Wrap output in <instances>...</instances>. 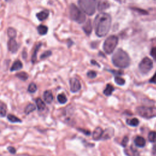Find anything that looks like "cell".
<instances>
[{"label": "cell", "instance_id": "1", "mask_svg": "<svg viewBox=\"0 0 156 156\" xmlns=\"http://www.w3.org/2000/svg\"><path fill=\"white\" fill-rule=\"evenodd\" d=\"M111 22V17L106 13H100L96 17L94 25L96 34L99 37H102L107 34L110 28Z\"/></svg>", "mask_w": 156, "mask_h": 156}, {"label": "cell", "instance_id": "2", "mask_svg": "<svg viewBox=\"0 0 156 156\" xmlns=\"http://www.w3.org/2000/svg\"><path fill=\"white\" fill-rule=\"evenodd\" d=\"M114 65L120 68H125L129 67L130 64V58L126 51L121 49L117 50L112 58Z\"/></svg>", "mask_w": 156, "mask_h": 156}, {"label": "cell", "instance_id": "3", "mask_svg": "<svg viewBox=\"0 0 156 156\" xmlns=\"http://www.w3.org/2000/svg\"><path fill=\"white\" fill-rule=\"evenodd\" d=\"M78 4L85 14L88 15L95 14L96 9V0H79Z\"/></svg>", "mask_w": 156, "mask_h": 156}, {"label": "cell", "instance_id": "4", "mask_svg": "<svg viewBox=\"0 0 156 156\" xmlns=\"http://www.w3.org/2000/svg\"><path fill=\"white\" fill-rule=\"evenodd\" d=\"M70 17L73 20L78 23H82L85 22L86 17L84 13L74 4H72L70 6Z\"/></svg>", "mask_w": 156, "mask_h": 156}, {"label": "cell", "instance_id": "5", "mask_svg": "<svg viewBox=\"0 0 156 156\" xmlns=\"http://www.w3.org/2000/svg\"><path fill=\"white\" fill-rule=\"evenodd\" d=\"M137 113L143 118L150 119L156 117V107H138L136 109Z\"/></svg>", "mask_w": 156, "mask_h": 156}, {"label": "cell", "instance_id": "6", "mask_svg": "<svg viewBox=\"0 0 156 156\" xmlns=\"http://www.w3.org/2000/svg\"><path fill=\"white\" fill-rule=\"evenodd\" d=\"M118 38L115 35L108 37L103 45V49L107 54H111L118 45Z\"/></svg>", "mask_w": 156, "mask_h": 156}, {"label": "cell", "instance_id": "7", "mask_svg": "<svg viewBox=\"0 0 156 156\" xmlns=\"http://www.w3.org/2000/svg\"><path fill=\"white\" fill-rule=\"evenodd\" d=\"M152 61L148 57H145L144 59H143L138 65L140 72L143 74H146L149 73L152 68Z\"/></svg>", "mask_w": 156, "mask_h": 156}, {"label": "cell", "instance_id": "8", "mask_svg": "<svg viewBox=\"0 0 156 156\" xmlns=\"http://www.w3.org/2000/svg\"><path fill=\"white\" fill-rule=\"evenodd\" d=\"M70 90L73 93H76L79 92L81 88V85L79 82L76 78H71L70 81Z\"/></svg>", "mask_w": 156, "mask_h": 156}, {"label": "cell", "instance_id": "9", "mask_svg": "<svg viewBox=\"0 0 156 156\" xmlns=\"http://www.w3.org/2000/svg\"><path fill=\"white\" fill-rule=\"evenodd\" d=\"M8 49L12 53H15L18 51V46L15 39L10 38L8 42Z\"/></svg>", "mask_w": 156, "mask_h": 156}, {"label": "cell", "instance_id": "10", "mask_svg": "<svg viewBox=\"0 0 156 156\" xmlns=\"http://www.w3.org/2000/svg\"><path fill=\"white\" fill-rule=\"evenodd\" d=\"M134 143L135 146L139 148H143L146 145V141L144 138L140 136H137L134 139Z\"/></svg>", "mask_w": 156, "mask_h": 156}, {"label": "cell", "instance_id": "11", "mask_svg": "<svg viewBox=\"0 0 156 156\" xmlns=\"http://www.w3.org/2000/svg\"><path fill=\"white\" fill-rule=\"evenodd\" d=\"M103 130L100 127H96L93 133V138L95 140H100L103 134Z\"/></svg>", "mask_w": 156, "mask_h": 156}, {"label": "cell", "instance_id": "12", "mask_svg": "<svg viewBox=\"0 0 156 156\" xmlns=\"http://www.w3.org/2000/svg\"><path fill=\"white\" fill-rule=\"evenodd\" d=\"M83 29L85 32V33L87 35H90L92 32V23H91V21L89 20H88L83 26Z\"/></svg>", "mask_w": 156, "mask_h": 156}, {"label": "cell", "instance_id": "13", "mask_svg": "<svg viewBox=\"0 0 156 156\" xmlns=\"http://www.w3.org/2000/svg\"><path fill=\"white\" fill-rule=\"evenodd\" d=\"M44 99L46 102L50 104L53 101V95L50 90H46L44 92L43 94Z\"/></svg>", "mask_w": 156, "mask_h": 156}, {"label": "cell", "instance_id": "14", "mask_svg": "<svg viewBox=\"0 0 156 156\" xmlns=\"http://www.w3.org/2000/svg\"><path fill=\"white\" fill-rule=\"evenodd\" d=\"M113 135V130L112 128L107 129L104 132H103L102 136L101 139L102 140H107L111 138Z\"/></svg>", "mask_w": 156, "mask_h": 156}, {"label": "cell", "instance_id": "15", "mask_svg": "<svg viewBox=\"0 0 156 156\" xmlns=\"http://www.w3.org/2000/svg\"><path fill=\"white\" fill-rule=\"evenodd\" d=\"M37 18L40 21H43L46 20L49 16V12L48 10H43L38 13L36 15Z\"/></svg>", "mask_w": 156, "mask_h": 156}, {"label": "cell", "instance_id": "16", "mask_svg": "<svg viewBox=\"0 0 156 156\" xmlns=\"http://www.w3.org/2000/svg\"><path fill=\"white\" fill-rule=\"evenodd\" d=\"M23 67V64L21 61L20 60H17L15 61L14 63H13L12 66L10 68L11 71H17L21 69Z\"/></svg>", "mask_w": 156, "mask_h": 156}, {"label": "cell", "instance_id": "17", "mask_svg": "<svg viewBox=\"0 0 156 156\" xmlns=\"http://www.w3.org/2000/svg\"><path fill=\"white\" fill-rule=\"evenodd\" d=\"M109 3L107 1H99L98 5V10L99 11H103L106 9H107L109 7Z\"/></svg>", "mask_w": 156, "mask_h": 156}, {"label": "cell", "instance_id": "18", "mask_svg": "<svg viewBox=\"0 0 156 156\" xmlns=\"http://www.w3.org/2000/svg\"><path fill=\"white\" fill-rule=\"evenodd\" d=\"M36 104L39 111H42L45 108V103L40 98H38L36 99Z\"/></svg>", "mask_w": 156, "mask_h": 156}, {"label": "cell", "instance_id": "19", "mask_svg": "<svg viewBox=\"0 0 156 156\" xmlns=\"http://www.w3.org/2000/svg\"><path fill=\"white\" fill-rule=\"evenodd\" d=\"M37 30H38V32L39 34L45 35L48 32V28L47 26H46L41 24L40 26H38V27L37 28Z\"/></svg>", "mask_w": 156, "mask_h": 156}, {"label": "cell", "instance_id": "20", "mask_svg": "<svg viewBox=\"0 0 156 156\" xmlns=\"http://www.w3.org/2000/svg\"><path fill=\"white\" fill-rule=\"evenodd\" d=\"M114 91L113 87L110 84H107L105 90H104V94L106 96H110Z\"/></svg>", "mask_w": 156, "mask_h": 156}, {"label": "cell", "instance_id": "21", "mask_svg": "<svg viewBox=\"0 0 156 156\" xmlns=\"http://www.w3.org/2000/svg\"><path fill=\"white\" fill-rule=\"evenodd\" d=\"M42 46V43H38L36 46L35 48H34V53H33V54L32 56V63H35L36 60H37V52L38 51V49H40V46Z\"/></svg>", "mask_w": 156, "mask_h": 156}, {"label": "cell", "instance_id": "22", "mask_svg": "<svg viewBox=\"0 0 156 156\" xmlns=\"http://www.w3.org/2000/svg\"><path fill=\"white\" fill-rule=\"evenodd\" d=\"M126 123L128 125L133 126V127H136L139 124V121L137 118H132V119H128L126 120Z\"/></svg>", "mask_w": 156, "mask_h": 156}, {"label": "cell", "instance_id": "23", "mask_svg": "<svg viewBox=\"0 0 156 156\" xmlns=\"http://www.w3.org/2000/svg\"><path fill=\"white\" fill-rule=\"evenodd\" d=\"M7 119L12 123H21V120L19 119L18 117H17L16 116L14 115H12V114L8 115Z\"/></svg>", "mask_w": 156, "mask_h": 156}, {"label": "cell", "instance_id": "24", "mask_svg": "<svg viewBox=\"0 0 156 156\" xmlns=\"http://www.w3.org/2000/svg\"><path fill=\"white\" fill-rule=\"evenodd\" d=\"M7 35L10 38L14 39L17 35V32L14 28H9L7 29Z\"/></svg>", "mask_w": 156, "mask_h": 156}, {"label": "cell", "instance_id": "25", "mask_svg": "<svg viewBox=\"0 0 156 156\" xmlns=\"http://www.w3.org/2000/svg\"><path fill=\"white\" fill-rule=\"evenodd\" d=\"M16 76L22 81H26L28 79V74L25 72H20L16 74Z\"/></svg>", "mask_w": 156, "mask_h": 156}, {"label": "cell", "instance_id": "26", "mask_svg": "<svg viewBox=\"0 0 156 156\" xmlns=\"http://www.w3.org/2000/svg\"><path fill=\"white\" fill-rule=\"evenodd\" d=\"M126 155L128 156H135L137 154V152L136 150L133 149L132 147L124 151Z\"/></svg>", "mask_w": 156, "mask_h": 156}, {"label": "cell", "instance_id": "27", "mask_svg": "<svg viewBox=\"0 0 156 156\" xmlns=\"http://www.w3.org/2000/svg\"><path fill=\"white\" fill-rule=\"evenodd\" d=\"M57 100L60 104H63L66 103L67 102V98L64 94L62 93V94H59L57 96Z\"/></svg>", "mask_w": 156, "mask_h": 156}, {"label": "cell", "instance_id": "28", "mask_svg": "<svg viewBox=\"0 0 156 156\" xmlns=\"http://www.w3.org/2000/svg\"><path fill=\"white\" fill-rule=\"evenodd\" d=\"M35 109V106L32 104H29V105L27 106V107H26L24 112L26 114H29Z\"/></svg>", "mask_w": 156, "mask_h": 156}, {"label": "cell", "instance_id": "29", "mask_svg": "<svg viewBox=\"0 0 156 156\" xmlns=\"http://www.w3.org/2000/svg\"><path fill=\"white\" fill-rule=\"evenodd\" d=\"M148 140L151 143L156 142V132H150L148 134Z\"/></svg>", "mask_w": 156, "mask_h": 156}, {"label": "cell", "instance_id": "30", "mask_svg": "<svg viewBox=\"0 0 156 156\" xmlns=\"http://www.w3.org/2000/svg\"><path fill=\"white\" fill-rule=\"evenodd\" d=\"M115 82L119 85H123L125 84V80L120 76H116L115 77Z\"/></svg>", "mask_w": 156, "mask_h": 156}, {"label": "cell", "instance_id": "31", "mask_svg": "<svg viewBox=\"0 0 156 156\" xmlns=\"http://www.w3.org/2000/svg\"><path fill=\"white\" fill-rule=\"evenodd\" d=\"M37 89V85L34 83H31V84H29L28 90L29 92L32 93H34V92H36Z\"/></svg>", "mask_w": 156, "mask_h": 156}, {"label": "cell", "instance_id": "32", "mask_svg": "<svg viewBox=\"0 0 156 156\" xmlns=\"http://www.w3.org/2000/svg\"><path fill=\"white\" fill-rule=\"evenodd\" d=\"M51 54H52L51 51H46L44 53H43V54L40 56V59H45L49 57Z\"/></svg>", "mask_w": 156, "mask_h": 156}, {"label": "cell", "instance_id": "33", "mask_svg": "<svg viewBox=\"0 0 156 156\" xmlns=\"http://www.w3.org/2000/svg\"><path fill=\"white\" fill-rule=\"evenodd\" d=\"M6 113V108L3 105L0 104V116H4Z\"/></svg>", "mask_w": 156, "mask_h": 156}, {"label": "cell", "instance_id": "34", "mask_svg": "<svg viewBox=\"0 0 156 156\" xmlns=\"http://www.w3.org/2000/svg\"><path fill=\"white\" fill-rule=\"evenodd\" d=\"M87 76L91 79H93V78H95L96 76V73L94 71H90L87 73Z\"/></svg>", "mask_w": 156, "mask_h": 156}, {"label": "cell", "instance_id": "35", "mask_svg": "<svg viewBox=\"0 0 156 156\" xmlns=\"http://www.w3.org/2000/svg\"><path fill=\"white\" fill-rule=\"evenodd\" d=\"M151 55L152 57V58L156 60V47H154L152 48L151 51Z\"/></svg>", "mask_w": 156, "mask_h": 156}, {"label": "cell", "instance_id": "36", "mask_svg": "<svg viewBox=\"0 0 156 156\" xmlns=\"http://www.w3.org/2000/svg\"><path fill=\"white\" fill-rule=\"evenodd\" d=\"M128 141H129V138H128L127 137H124V138H123V140H122L121 145H122L123 147H126L127 144L128 143Z\"/></svg>", "mask_w": 156, "mask_h": 156}, {"label": "cell", "instance_id": "37", "mask_svg": "<svg viewBox=\"0 0 156 156\" xmlns=\"http://www.w3.org/2000/svg\"><path fill=\"white\" fill-rule=\"evenodd\" d=\"M112 73H113L114 74H115V76H120L121 74H123V72L121 71H116V70H111L110 71Z\"/></svg>", "mask_w": 156, "mask_h": 156}, {"label": "cell", "instance_id": "38", "mask_svg": "<svg viewBox=\"0 0 156 156\" xmlns=\"http://www.w3.org/2000/svg\"><path fill=\"white\" fill-rule=\"evenodd\" d=\"M149 82H150L151 83L156 84V72H155V73L154 74V75L153 76V77L150 79V81H149Z\"/></svg>", "mask_w": 156, "mask_h": 156}, {"label": "cell", "instance_id": "39", "mask_svg": "<svg viewBox=\"0 0 156 156\" xmlns=\"http://www.w3.org/2000/svg\"><path fill=\"white\" fill-rule=\"evenodd\" d=\"M7 149H8V151H9L10 153H12V154H15V153L16 152V149H15L14 148H13V147L10 146V147H9V148H7Z\"/></svg>", "mask_w": 156, "mask_h": 156}, {"label": "cell", "instance_id": "40", "mask_svg": "<svg viewBox=\"0 0 156 156\" xmlns=\"http://www.w3.org/2000/svg\"><path fill=\"white\" fill-rule=\"evenodd\" d=\"M92 63L93 64V65H98V67H99V64H98L96 62H95V60H92Z\"/></svg>", "mask_w": 156, "mask_h": 156}, {"label": "cell", "instance_id": "41", "mask_svg": "<svg viewBox=\"0 0 156 156\" xmlns=\"http://www.w3.org/2000/svg\"><path fill=\"white\" fill-rule=\"evenodd\" d=\"M6 1H10V0H6Z\"/></svg>", "mask_w": 156, "mask_h": 156}]
</instances>
